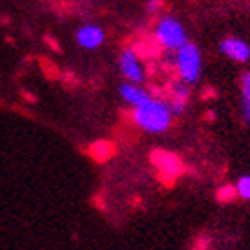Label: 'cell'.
<instances>
[{
	"instance_id": "1",
	"label": "cell",
	"mask_w": 250,
	"mask_h": 250,
	"mask_svg": "<svg viewBox=\"0 0 250 250\" xmlns=\"http://www.w3.org/2000/svg\"><path fill=\"white\" fill-rule=\"evenodd\" d=\"M172 111L167 102L159 99H148L145 104L134 107L132 120L138 127H141L146 132L152 134H161L172 124Z\"/></svg>"
},
{
	"instance_id": "2",
	"label": "cell",
	"mask_w": 250,
	"mask_h": 250,
	"mask_svg": "<svg viewBox=\"0 0 250 250\" xmlns=\"http://www.w3.org/2000/svg\"><path fill=\"white\" fill-rule=\"evenodd\" d=\"M175 68L181 81L184 84H195L200 79L202 72V54L195 43L188 42L183 48L177 50L175 56Z\"/></svg>"
},
{
	"instance_id": "3",
	"label": "cell",
	"mask_w": 250,
	"mask_h": 250,
	"mask_svg": "<svg viewBox=\"0 0 250 250\" xmlns=\"http://www.w3.org/2000/svg\"><path fill=\"white\" fill-rule=\"evenodd\" d=\"M156 40L163 48L175 50L183 48L188 43V34L183 23L173 16H163L156 25Z\"/></svg>"
},
{
	"instance_id": "4",
	"label": "cell",
	"mask_w": 250,
	"mask_h": 250,
	"mask_svg": "<svg viewBox=\"0 0 250 250\" xmlns=\"http://www.w3.org/2000/svg\"><path fill=\"white\" fill-rule=\"evenodd\" d=\"M120 70L124 73V77L130 84H141L145 81V68L141 64L136 50H132V48H125L124 52H122Z\"/></svg>"
},
{
	"instance_id": "5",
	"label": "cell",
	"mask_w": 250,
	"mask_h": 250,
	"mask_svg": "<svg viewBox=\"0 0 250 250\" xmlns=\"http://www.w3.org/2000/svg\"><path fill=\"white\" fill-rule=\"evenodd\" d=\"M220 52L236 62H245L250 59V47L241 38H225L220 43Z\"/></svg>"
},
{
	"instance_id": "6",
	"label": "cell",
	"mask_w": 250,
	"mask_h": 250,
	"mask_svg": "<svg viewBox=\"0 0 250 250\" xmlns=\"http://www.w3.org/2000/svg\"><path fill=\"white\" fill-rule=\"evenodd\" d=\"M105 40V32L99 25H83L77 31V43L83 48H99Z\"/></svg>"
},
{
	"instance_id": "7",
	"label": "cell",
	"mask_w": 250,
	"mask_h": 250,
	"mask_svg": "<svg viewBox=\"0 0 250 250\" xmlns=\"http://www.w3.org/2000/svg\"><path fill=\"white\" fill-rule=\"evenodd\" d=\"M152 161L156 163L157 168H159L165 175H168V177H173V175H177V173L181 172V161H179L173 154H168V152H161V150L154 152Z\"/></svg>"
},
{
	"instance_id": "8",
	"label": "cell",
	"mask_w": 250,
	"mask_h": 250,
	"mask_svg": "<svg viewBox=\"0 0 250 250\" xmlns=\"http://www.w3.org/2000/svg\"><path fill=\"white\" fill-rule=\"evenodd\" d=\"M120 97L127 104L134 105V107L145 104L146 100L150 99L148 91H145V89L141 88V86H138V84H130V83L122 84L120 86Z\"/></svg>"
},
{
	"instance_id": "9",
	"label": "cell",
	"mask_w": 250,
	"mask_h": 250,
	"mask_svg": "<svg viewBox=\"0 0 250 250\" xmlns=\"http://www.w3.org/2000/svg\"><path fill=\"white\" fill-rule=\"evenodd\" d=\"M241 111L243 120L250 125V72L241 75Z\"/></svg>"
},
{
	"instance_id": "10",
	"label": "cell",
	"mask_w": 250,
	"mask_h": 250,
	"mask_svg": "<svg viewBox=\"0 0 250 250\" xmlns=\"http://www.w3.org/2000/svg\"><path fill=\"white\" fill-rule=\"evenodd\" d=\"M170 93H172V100H179V102H186L188 104V99H189V88H188V84H184L183 81L173 83L172 88H170Z\"/></svg>"
},
{
	"instance_id": "11",
	"label": "cell",
	"mask_w": 250,
	"mask_h": 250,
	"mask_svg": "<svg viewBox=\"0 0 250 250\" xmlns=\"http://www.w3.org/2000/svg\"><path fill=\"white\" fill-rule=\"evenodd\" d=\"M236 197L243 198V200H250V175H243L234 186Z\"/></svg>"
},
{
	"instance_id": "12",
	"label": "cell",
	"mask_w": 250,
	"mask_h": 250,
	"mask_svg": "<svg viewBox=\"0 0 250 250\" xmlns=\"http://www.w3.org/2000/svg\"><path fill=\"white\" fill-rule=\"evenodd\" d=\"M232 197H236V191H234V188L232 186L220 188V191H218L220 200H232Z\"/></svg>"
},
{
	"instance_id": "13",
	"label": "cell",
	"mask_w": 250,
	"mask_h": 250,
	"mask_svg": "<svg viewBox=\"0 0 250 250\" xmlns=\"http://www.w3.org/2000/svg\"><path fill=\"white\" fill-rule=\"evenodd\" d=\"M163 7V0H146V11L148 13H157Z\"/></svg>"
},
{
	"instance_id": "14",
	"label": "cell",
	"mask_w": 250,
	"mask_h": 250,
	"mask_svg": "<svg viewBox=\"0 0 250 250\" xmlns=\"http://www.w3.org/2000/svg\"><path fill=\"white\" fill-rule=\"evenodd\" d=\"M47 42H48V45H50V47H52V48H56V50H59V45H58V43H56V40H54V38L48 36V38H47Z\"/></svg>"
}]
</instances>
